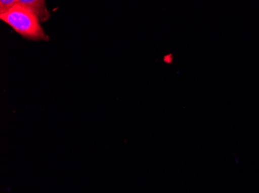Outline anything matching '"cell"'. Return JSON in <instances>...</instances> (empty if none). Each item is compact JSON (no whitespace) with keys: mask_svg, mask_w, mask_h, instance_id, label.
I'll return each mask as SVG.
<instances>
[{"mask_svg":"<svg viewBox=\"0 0 259 193\" xmlns=\"http://www.w3.org/2000/svg\"><path fill=\"white\" fill-rule=\"evenodd\" d=\"M0 20L26 40L33 41L49 40V37L42 28L40 22L27 9L19 4L5 14H0Z\"/></svg>","mask_w":259,"mask_h":193,"instance_id":"6da1fadb","label":"cell"},{"mask_svg":"<svg viewBox=\"0 0 259 193\" xmlns=\"http://www.w3.org/2000/svg\"><path fill=\"white\" fill-rule=\"evenodd\" d=\"M18 4L30 11L40 23L50 19L51 14L45 0H18Z\"/></svg>","mask_w":259,"mask_h":193,"instance_id":"7a4b0ae2","label":"cell"},{"mask_svg":"<svg viewBox=\"0 0 259 193\" xmlns=\"http://www.w3.org/2000/svg\"><path fill=\"white\" fill-rule=\"evenodd\" d=\"M18 4V0H1L0 1V14H5L7 12L15 7Z\"/></svg>","mask_w":259,"mask_h":193,"instance_id":"3957f363","label":"cell"}]
</instances>
